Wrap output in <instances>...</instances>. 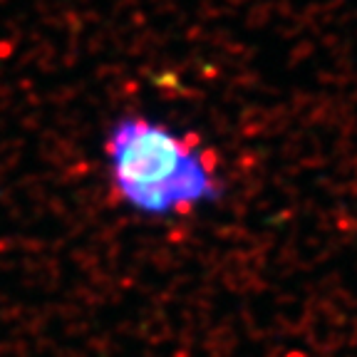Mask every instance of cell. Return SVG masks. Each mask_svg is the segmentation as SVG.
<instances>
[{
    "label": "cell",
    "instance_id": "cell-1",
    "mask_svg": "<svg viewBox=\"0 0 357 357\" xmlns=\"http://www.w3.org/2000/svg\"><path fill=\"white\" fill-rule=\"evenodd\" d=\"M112 196L144 219H186L221 199V159L194 131L129 114L104 142Z\"/></svg>",
    "mask_w": 357,
    "mask_h": 357
}]
</instances>
